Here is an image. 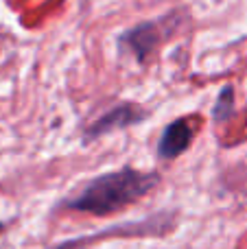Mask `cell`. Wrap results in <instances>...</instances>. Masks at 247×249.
I'll use <instances>...</instances> for the list:
<instances>
[{
  "label": "cell",
  "mask_w": 247,
  "mask_h": 249,
  "mask_svg": "<svg viewBox=\"0 0 247 249\" xmlns=\"http://www.w3.org/2000/svg\"><path fill=\"white\" fill-rule=\"evenodd\" d=\"M156 173H144L136 168H123L92 179L74 199L68 201L70 210L90 212V214H112L131 206L158 184Z\"/></svg>",
  "instance_id": "cell-1"
},
{
  "label": "cell",
  "mask_w": 247,
  "mask_h": 249,
  "mask_svg": "<svg viewBox=\"0 0 247 249\" xmlns=\"http://www.w3.org/2000/svg\"><path fill=\"white\" fill-rule=\"evenodd\" d=\"M193 133H195V123L191 118H179V121L171 123L162 133L158 153L162 158H177L193 142Z\"/></svg>",
  "instance_id": "cell-2"
},
{
  "label": "cell",
  "mask_w": 247,
  "mask_h": 249,
  "mask_svg": "<svg viewBox=\"0 0 247 249\" xmlns=\"http://www.w3.org/2000/svg\"><path fill=\"white\" fill-rule=\"evenodd\" d=\"M142 109L138 105H121V107L112 109L109 114H105L99 123L92 124L90 129V138H96V136H103L107 131H114V129H121V127H127V124H134L138 121H142Z\"/></svg>",
  "instance_id": "cell-3"
},
{
  "label": "cell",
  "mask_w": 247,
  "mask_h": 249,
  "mask_svg": "<svg viewBox=\"0 0 247 249\" xmlns=\"http://www.w3.org/2000/svg\"><path fill=\"white\" fill-rule=\"evenodd\" d=\"M0 232H2V223H0Z\"/></svg>",
  "instance_id": "cell-4"
}]
</instances>
